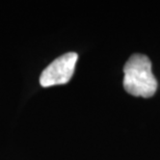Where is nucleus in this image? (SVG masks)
<instances>
[{
    "instance_id": "f257e3e1",
    "label": "nucleus",
    "mask_w": 160,
    "mask_h": 160,
    "mask_svg": "<svg viewBox=\"0 0 160 160\" xmlns=\"http://www.w3.org/2000/svg\"><path fill=\"white\" fill-rule=\"evenodd\" d=\"M124 88L135 97L150 98L157 91L158 82L152 72V62L143 54H132L124 66Z\"/></svg>"
},
{
    "instance_id": "f03ea898",
    "label": "nucleus",
    "mask_w": 160,
    "mask_h": 160,
    "mask_svg": "<svg viewBox=\"0 0 160 160\" xmlns=\"http://www.w3.org/2000/svg\"><path fill=\"white\" fill-rule=\"evenodd\" d=\"M77 59L78 55L75 52L62 54V56L54 59L42 73L40 77L41 85L44 88H49L68 83L74 74Z\"/></svg>"
}]
</instances>
